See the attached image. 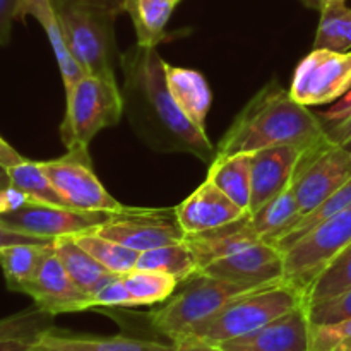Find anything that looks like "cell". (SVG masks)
Wrapping results in <instances>:
<instances>
[{
  "label": "cell",
  "instance_id": "obj_1",
  "mask_svg": "<svg viewBox=\"0 0 351 351\" xmlns=\"http://www.w3.org/2000/svg\"><path fill=\"white\" fill-rule=\"evenodd\" d=\"M123 72V113L137 136L167 153H189L202 161L215 160L216 147L206 130L191 122L167 84L165 60L156 47L137 43L120 57Z\"/></svg>",
  "mask_w": 351,
  "mask_h": 351
},
{
  "label": "cell",
  "instance_id": "obj_2",
  "mask_svg": "<svg viewBox=\"0 0 351 351\" xmlns=\"http://www.w3.org/2000/svg\"><path fill=\"white\" fill-rule=\"evenodd\" d=\"M324 122L308 106L298 105L276 79H271L235 117L219 144L216 158L252 154L278 146L302 151L326 139Z\"/></svg>",
  "mask_w": 351,
  "mask_h": 351
},
{
  "label": "cell",
  "instance_id": "obj_3",
  "mask_svg": "<svg viewBox=\"0 0 351 351\" xmlns=\"http://www.w3.org/2000/svg\"><path fill=\"white\" fill-rule=\"evenodd\" d=\"M65 40L86 74L115 77V19L125 0H53Z\"/></svg>",
  "mask_w": 351,
  "mask_h": 351
},
{
  "label": "cell",
  "instance_id": "obj_4",
  "mask_svg": "<svg viewBox=\"0 0 351 351\" xmlns=\"http://www.w3.org/2000/svg\"><path fill=\"white\" fill-rule=\"evenodd\" d=\"M304 304V291L287 280L267 285L235 297L221 311L194 326L184 338L197 339L206 345H219L257 331Z\"/></svg>",
  "mask_w": 351,
  "mask_h": 351
},
{
  "label": "cell",
  "instance_id": "obj_5",
  "mask_svg": "<svg viewBox=\"0 0 351 351\" xmlns=\"http://www.w3.org/2000/svg\"><path fill=\"white\" fill-rule=\"evenodd\" d=\"M263 287L267 285L237 283L206 274H194L182 281L177 291L147 315V321L153 331L167 336L173 343L184 338L194 326L221 311L235 297Z\"/></svg>",
  "mask_w": 351,
  "mask_h": 351
},
{
  "label": "cell",
  "instance_id": "obj_6",
  "mask_svg": "<svg viewBox=\"0 0 351 351\" xmlns=\"http://www.w3.org/2000/svg\"><path fill=\"white\" fill-rule=\"evenodd\" d=\"M123 113L122 88L117 77L86 74L65 91L60 137L67 151H88L99 130L115 125Z\"/></svg>",
  "mask_w": 351,
  "mask_h": 351
},
{
  "label": "cell",
  "instance_id": "obj_7",
  "mask_svg": "<svg viewBox=\"0 0 351 351\" xmlns=\"http://www.w3.org/2000/svg\"><path fill=\"white\" fill-rule=\"evenodd\" d=\"M348 243H351V206L322 221L285 250V280L300 288L305 295L322 267Z\"/></svg>",
  "mask_w": 351,
  "mask_h": 351
},
{
  "label": "cell",
  "instance_id": "obj_8",
  "mask_svg": "<svg viewBox=\"0 0 351 351\" xmlns=\"http://www.w3.org/2000/svg\"><path fill=\"white\" fill-rule=\"evenodd\" d=\"M351 178V153L326 137L302 153L295 170L293 189L302 213L314 211Z\"/></svg>",
  "mask_w": 351,
  "mask_h": 351
},
{
  "label": "cell",
  "instance_id": "obj_9",
  "mask_svg": "<svg viewBox=\"0 0 351 351\" xmlns=\"http://www.w3.org/2000/svg\"><path fill=\"white\" fill-rule=\"evenodd\" d=\"M351 89V51L312 48L293 74L290 96L304 106L338 101Z\"/></svg>",
  "mask_w": 351,
  "mask_h": 351
},
{
  "label": "cell",
  "instance_id": "obj_10",
  "mask_svg": "<svg viewBox=\"0 0 351 351\" xmlns=\"http://www.w3.org/2000/svg\"><path fill=\"white\" fill-rule=\"evenodd\" d=\"M40 165L69 208L108 213H123L129 209L103 187L93 170L88 151H67L65 156L40 161Z\"/></svg>",
  "mask_w": 351,
  "mask_h": 351
},
{
  "label": "cell",
  "instance_id": "obj_11",
  "mask_svg": "<svg viewBox=\"0 0 351 351\" xmlns=\"http://www.w3.org/2000/svg\"><path fill=\"white\" fill-rule=\"evenodd\" d=\"M117 215L119 213L81 211L67 206L43 204L29 199L16 211L0 216V221L14 232L55 240L57 237L95 232L99 226L112 221Z\"/></svg>",
  "mask_w": 351,
  "mask_h": 351
},
{
  "label": "cell",
  "instance_id": "obj_12",
  "mask_svg": "<svg viewBox=\"0 0 351 351\" xmlns=\"http://www.w3.org/2000/svg\"><path fill=\"white\" fill-rule=\"evenodd\" d=\"M95 232L136 252L184 242L187 237L178 223L175 208H129Z\"/></svg>",
  "mask_w": 351,
  "mask_h": 351
},
{
  "label": "cell",
  "instance_id": "obj_13",
  "mask_svg": "<svg viewBox=\"0 0 351 351\" xmlns=\"http://www.w3.org/2000/svg\"><path fill=\"white\" fill-rule=\"evenodd\" d=\"M197 274L249 285L280 283L285 281L283 252L273 243L257 242L208 264Z\"/></svg>",
  "mask_w": 351,
  "mask_h": 351
},
{
  "label": "cell",
  "instance_id": "obj_14",
  "mask_svg": "<svg viewBox=\"0 0 351 351\" xmlns=\"http://www.w3.org/2000/svg\"><path fill=\"white\" fill-rule=\"evenodd\" d=\"M213 346L221 351H312L307 305H300L257 331Z\"/></svg>",
  "mask_w": 351,
  "mask_h": 351
},
{
  "label": "cell",
  "instance_id": "obj_15",
  "mask_svg": "<svg viewBox=\"0 0 351 351\" xmlns=\"http://www.w3.org/2000/svg\"><path fill=\"white\" fill-rule=\"evenodd\" d=\"M302 153L300 147L278 146L250 154L249 215L290 187Z\"/></svg>",
  "mask_w": 351,
  "mask_h": 351
},
{
  "label": "cell",
  "instance_id": "obj_16",
  "mask_svg": "<svg viewBox=\"0 0 351 351\" xmlns=\"http://www.w3.org/2000/svg\"><path fill=\"white\" fill-rule=\"evenodd\" d=\"M29 295L34 305L51 315L71 314V312L89 311L91 298L72 281L60 259L53 252L47 257L40 273L31 283L21 290Z\"/></svg>",
  "mask_w": 351,
  "mask_h": 351
},
{
  "label": "cell",
  "instance_id": "obj_17",
  "mask_svg": "<svg viewBox=\"0 0 351 351\" xmlns=\"http://www.w3.org/2000/svg\"><path fill=\"white\" fill-rule=\"evenodd\" d=\"M178 223L187 235L221 228L239 221L249 213L226 197L213 182L206 178L184 202L175 208Z\"/></svg>",
  "mask_w": 351,
  "mask_h": 351
},
{
  "label": "cell",
  "instance_id": "obj_18",
  "mask_svg": "<svg viewBox=\"0 0 351 351\" xmlns=\"http://www.w3.org/2000/svg\"><path fill=\"white\" fill-rule=\"evenodd\" d=\"M263 242L249 225V215L221 228L185 237V243L192 250L197 263V273L215 261L239 252L245 247Z\"/></svg>",
  "mask_w": 351,
  "mask_h": 351
},
{
  "label": "cell",
  "instance_id": "obj_19",
  "mask_svg": "<svg viewBox=\"0 0 351 351\" xmlns=\"http://www.w3.org/2000/svg\"><path fill=\"white\" fill-rule=\"evenodd\" d=\"M26 16L34 17L43 27L45 34H47L48 41L51 45V50L55 53V58H57L64 88L67 91L82 75H86V72L74 58L71 48H69L53 0H21L19 19H24Z\"/></svg>",
  "mask_w": 351,
  "mask_h": 351
},
{
  "label": "cell",
  "instance_id": "obj_20",
  "mask_svg": "<svg viewBox=\"0 0 351 351\" xmlns=\"http://www.w3.org/2000/svg\"><path fill=\"white\" fill-rule=\"evenodd\" d=\"M167 84L180 112L199 129L206 130V119L211 108L213 95L204 75L197 71L177 67L165 62Z\"/></svg>",
  "mask_w": 351,
  "mask_h": 351
},
{
  "label": "cell",
  "instance_id": "obj_21",
  "mask_svg": "<svg viewBox=\"0 0 351 351\" xmlns=\"http://www.w3.org/2000/svg\"><path fill=\"white\" fill-rule=\"evenodd\" d=\"M40 341L62 351H175L173 343L167 345V343L127 338V336L105 338V336L72 335V332H57L55 329L45 332Z\"/></svg>",
  "mask_w": 351,
  "mask_h": 351
},
{
  "label": "cell",
  "instance_id": "obj_22",
  "mask_svg": "<svg viewBox=\"0 0 351 351\" xmlns=\"http://www.w3.org/2000/svg\"><path fill=\"white\" fill-rule=\"evenodd\" d=\"M53 249L72 281L89 297L115 276V273L106 269L91 254L86 252L72 235L57 237L53 240Z\"/></svg>",
  "mask_w": 351,
  "mask_h": 351
},
{
  "label": "cell",
  "instance_id": "obj_23",
  "mask_svg": "<svg viewBox=\"0 0 351 351\" xmlns=\"http://www.w3.org/2000/svg\"><path fill=\"white\" fill-rule=\"evenodd\" d=\"M304 216L293 189L290 187L269 202L249 215L250 228L263 242L276 243L290 232L291 226Z\"/></svg>",
  "mask_w": 351,
  "mask_h": 351
},
{
  "label": "cell",
  "instance_id": "obj_24",
  "mask_svg": "<svg viewBox=\"0 0 351 351\" xmlns=\"http://www.w3.org/2000/svg\"><path fill=\"white\" fill-rule=\"evenodd\" d=\"M51 252H53V242L14 243V245L2 247L0 266L9 290L21 291L27 283H31Z\"/></svg>",
  "mask_w": 351,
  "mask_h": 351
},
{
  "label": "cell",
  "instance_id": "obj_25",
  "mask_svg": "<svg viewBox=\"0 0 351 351\" xmlns=\"http://www.w3.org/2000/svg\"><path fill=\"white\" fill-rule=\"evenodd\" d=\"M208 180L239 208L249 213L250 206V154H233L211 161Z\"/></svg>",
  "mask_w": 351,
  "mask_h": 351
},
{
  "label": "cell",
  "instance_id": "obj_26",
  "mask_svg": "<svg viewBox=\"0 0 351 351\" xmlns=\"http://www.w3.org/2000/svg\"><path fill=\"white\" fill-rule=\"evenodd\" d=\"M177 3V0H125V12L132 19L137 43L156 47L165 38V27Z\"/></svg>",
  "mask_w": 351,
  "mask_h": 351
},
{
  "label": "cell",
  "instance_id": "obj_27",
  "mask_svg": "<svg viewBox=\"0 0 351 351\" xmlns=\"http://www.w3.org/2000/svg\"><path fill=\"white\" fill-rule=\"evenodd\" d=\"M136 269L160 271V273H167L177 278L178 283H182V281L197 274V263H195L194 254L184 240V242L170 243V245L156 247V249L141 252Z\"/></svg>",
  "mask_w": 351,
  "mask_h": 351
},
{
  "label": "cell",
  "instance_id": "obj_28",
  "mask_svg": "<svg viewBox=\"0 0 351 351\" xmlns=\"http://www.w3.org/2000/svg\"><path fill=\"white\" fill-rule=\"evenodd\" d=\"M122 280L132 297L134 307L167 302L177 291L178 280L167 273L147 269H132L122 274Z\"/></svg>",
  "mask_w": 351,
  "mask_h": 351
},
{
  "label": "cell",
  "instance_id": "obj_29",
  "mask_svg": "<svg viewBox=\"0 0 351 351\" xmlns=\"http://www.w3.org/2000/svg\"><path fill=\"white\" fill-rule=\"evenodd\" d=\"M72 237L86 252L91 254L99 264H103L112 273L125 274L136 269L141 252H136V250L129 249V247L122 245L115 240L98 235L96 232H84Z\"/></svg>",
  "mask_w": 351,
  "mask_h": 351
},
{
  "label": "cell",
  "instance_id": "obj_30",
  "mask_svg": "<svg viewBox=\"0 0 351 351\" xmlns=\"http://www.w3.org/2000/svg\"><path fill=\"white\" fill-rule=\"evenodd\" d=\"M7 171H9L10 185L24 192L31 201L53 206H67V202L58 194L55 185L51 184V180L43 171L40 161L26 160L21 165L9 168Z\"/></svg>",
  "mask_w": 351,
  "mask_h": 351
},
{
  "label": "cell",
  "instance_id": "obj_31",
  "mask_svg": "<svg viewBox=\"0 0 351 351\" xmlns=\"http://www.w3.org/2000/svg\"><path fill=\"white\" fill-rule=\"evenodd\" d=\"M351 288V243L322 267L305 291V304L324 300Z\"/></svg>",
  "mask_w": 351,
  "mask_h": 351
},
{
  "label": "cell",
  "instance_id": "obj_32",
  "mask_svg": "<svg viewBox=\"0 0 351 351\" xmlns=\"http://www.w3.org/2000/svg\"><path fill=\"white\" fill-rule=\"evenodd\" d=\"M312 48L351 51V7L343 2L322 10Z\"/></svg>",
  "mask_w": 351,
  "mask_h": 351
},
{
  "label": "cell",
  "instance_id": "obj_33",
  "mask_svg": "<svg viewBox=\"0 0 351 351\" xmlns=\"http://www.w3.org/2000/svg\"><path fill=\"white\" fill-rule=\"evenodd\" d=\"M348 206H351V178L345 185H343L341 189H339V191H336L335 194L329 195L321 206H317L314 211L302 216V218L291 226L290 232H288L280 242L274 243V245H276L281 252H285V250H287L288 247L293 245L298 239L307 235L311 230H314L315 226L321 225L322 221H326V219L331 218V216L341 213L343 209H346Z\"/></svg>",
  "mask_w": 351,
  "mask_h": 351
},
{
  "label": "cell",
  "instance_id": "obj_34",
  "mask_svg": "<svg viewBox=\"0 0 351 351\" xmlns=\"http://www.w3.org/2000/svg\"><path fill=\"white\" fill-rule=\"evenodd\" d=\"M53 317L55 315L34 305L33 308L0 319V339L41 338L45 332L53 329Z\"/></svg>",
  "mask_w": 351,
  "mask_h": 351
},
{
  "label": "cell",
  "instance_id": "obj_35",
  "mask_svg": "<svg viewBox=\"0 0 351 351\" xmlns=\"http://www.w3.org/2000/svg\"><path fill=\"white\" fill-rule=\"evenodd\" d=\"M307 305V315L312 326H329L351 319V288L324 300L311 302Z\"/></svg>",
  "mask_w": 351,
  "mask_h": 351
},
{
  "label": "cell",
  "instance_id": "obj_36",
  "mask_svg": "<svg viewBox=\"0 0 351 351\" xmlns=\"http://www.w3.org/2000/svg\"><path fill=\"white\" fill-rule=\"evenodd\" d=\"M312 351H351V319L329 326H312Z\"/></svg>",
  "mask_w": 351,
  "mask_h": 351
},
{
  "label": "cell",
  "instance_id": "obj_37",
  "mask_svg": "<svg viewBox=\"0 0 351 351\" xmlns=\"http://www.w3.org/2000/svg\"><path fill=\"white\" fill-rule=\"evenodd\" d=\"M91 308L96 307H120V308H132L134 302L127 290L125 283L122 280V274H115L110 281H106L96 293L91 297Z\"/></svg>",
  "mask_w": 351,
  "mask_h": 351
},
{
  "label": "cell",
  "instance_id": "obj_38",
  "mask_svg": "<svg viewBox=\"0 0 351 351\" xmlns=\"http://www.w3.org/2000/svg\"><path fill=\"white\" fill-rule=\"evenodd\" d=\"M21 0H0V45H7L10 40L12 23L19 19Z\"/></svg>",
  "mask_w": 351,
  "mask_h": 351
},
{
  "label": "cell",
  "instance_id": "obj_39",
  "mask_svg": "<svg viewBox=\"0 0 351 351\" xmlns=\"http://www.w3.org/2000/svg\"><path fill=\"white\" fill-rule=\"evenodd\" d=\"M326 136L336 146H341L345 149L351 151V115L339 122L324 123Z\"/></svg>",
  "mask_w": 351,
  "mask_h": 351
},
{
  "label": "cell",
  "instance_id": "obj_40",
  "mask_svg": "<svg viewBox=\"0 0 351 351\" xmlns=\"http://www.w3.org/2000/svg\"><path fill=\"white\" fill-rule=\"evenodd\" d=\"M27 201H29V197L24 192H21L19 189L12 187V185L3 189V191H0V216L16 211L21 206L26 204Z\"/></svg>",
  "mask_w": 351,
  "mask_h": 351
},
{
  "label": "cell",
  "instance_id": "obj_41",
  "mask_svg": "<svg viewBox=\"0 0 351 351\" xmlns=\"http://www.w3.org/2000/svg\"><path fill=\"white\" fill-rule=\"evenodd\" d=\"M50 242H53V240L40 239V237L14 232V230H10L9 226H5L2 221H0V249L7 245H14V243H50Z\"/></svg>",
  "mask_w": 351,
  "mask_h": 351
},
{
  "label": "cell",
  "instance_id": "obj_42",
  "mask_svg": "<svg viewBox=\"0 0 351 351\" xmlns=\"http://www.w3.org/2000/svg\"><path fill=\"white\" fill-rule=\"evenodd\" d=\"M350 115H351V89L345 96H341V98H339L338 101L328 110V112L319 113V117H321V120L324 123L339 122V120L346 119V117Z\"/></svg>",
  "mask_w": 351,
  "mask_h": 351
},
{
  "label": "cell",
  "instance_id": "obj_43",
  "mask_svg": "<svg viewBox=\"0 0 351 351\" xmlns=\"http://www.w3.org/2000/svg\"><path fill=\"white\" fill-rule=\"evenodd\" d=\"M23 161H26V158L21 156L5 139L0 137V165L9 170V168L16 167V165H21Z\"/></svg>",
  "mask_w": 351,
  "mask_h": 351
},
{
  "label": "cell",
  "instance_id": "obj_44",
  "mask_svg": "<svg viewBox=\"0 0 351 351\" xmlns=\"http://www.w3.org/2000/svg\"><path fill=\"white\" fill-rule=\"evenodd\" d=\"M38 339L34 338L0 339V351H31L33 350V346L38 343Z\"/></svg>",
  "mask_w": 351,
  "mask_h": 351
},
{
  "label": "cell",
  "instance_id": "obj_45",
  "mask_svg": "<svg viewBox=\"0 0 351 351\" xmlns=\"http://www.w3.org/2000/svg\"><path fill=\"white\" fill-rule=\"evenodd\" d=\"M175 351H221L218 346L206 345V343L197 341V339L192 338H182L173 341Z\"/></svg>",
  "mask_w": 351,
  "mask_h": 351
},
{
  "label": "cell",
  "instance_id": "obj_46",
  "mask_svg": "<svg viewBox=\"0 0 351 351\" xmlns=\"http://www.w3.org/2000/svg\"><path fill=\"white\" fill-rule=\"evenodd\" d=\"M343 2H346V0H302V3H304L305 7H308V9H315L319 10V12H322L326 7L332 5V3H343Z\"/></svg>",
  "mask_w": 351,
  "mask_h": 351
},
{
  "label": "cell",
  "instance_id": "obj_47",
  "mask_svg": "<svg viewBox=\"0 0 351 351\" xmlns=\"http://www.w3.org/2000/svg\"><path fill=\"white\" fill-rule=\"evenodd\" d=\"M7 187H10L9 171H7V168H3L2 165H0V191H3V189Z\"/></svg>",
  "mask_w": 351,
  "mask_h": 351
},
{
  "label": "cell",
  "instance_id": "obj_48",
  "mask_svg": "<svg viewBox=\"0 0 351 351\" xmlns=\"http://www.w3.org/2000/svg\"><path fill=\"white\" fill-rule=\"evenodd\" d=\"M31 351H62V350H57V348H51V346H48V345H45V343H41L40 339H38V343L36 345L33 346V350Z\"/></svg>",
  "mask_w": 351,
  "mask_h": 351
},
{
  "label": "cell",
  "instance_id": "obj_49",
  "mask_svg": "<svg viewBox=\"0 0 351 351\" xmlns=\"http://www.w3.org/2000/svg\"><path fill=\"white\" fill-rule=\"evenodd\" d=\"M177 2H180V0H177Z\"/></svg>",
  "mask_w": 351,
  "mask_h": 351
}]
</instances>
